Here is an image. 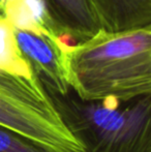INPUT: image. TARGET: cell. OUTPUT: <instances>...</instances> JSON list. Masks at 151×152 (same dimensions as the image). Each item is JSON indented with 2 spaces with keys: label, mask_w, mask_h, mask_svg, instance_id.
I'll return each instance as SVG.
<instances>
[{
  "label": "cell",
  "mask_w": 151,
  "mask_h": 152,
  "mask_svg": "<svg viewBox=\"0 0 151 152\" xmlns=\"http://www.w3.org/2000/svg\"><path fill=\"white\" fill-rule=\"evenodd\" d=\"M67 82L82 100L120 102L151 95V26L99 30L62 51Z\"/></svg>",
  "instance_id": "obj_1"
},
{
  "label": "cell",
  "mask_w": 151,
  "mask_h": 152,
  "mask_svg": "<svg viewBox=\"0 0 151 152\" xmlns=\"http://www.w3.org/2000/svg\"><path fill=\"white\" fill-rule=\"evenodd\" d=\"M48 92L85 152H151V95L126 104L113 98L82 100Z\"/></svg>",
  "instance_id": "obj_2"
},
{
  "label": "cell",
  "mask_w": 151,
  "mask_h": 152,
  "mask_svg": "<svg viewBox=\"0 0 151 152\" xmlns=\"http://www.w3.org/2000/svg\"><path fill=\"white\" fill-rule=\"evenodd\" d=\"M0 124L50 152H85L63 123L36 76L25 77L0 69Z\"/></svg>",
  "instance_id": "obj_3"
},
{
  "label": "cell",
  "mask_w": 151,
  "mask_h": 152,
  "mask_svg": "<svg viewBox=\"0 0 151 152\" xmlns=\"http://www.w3.org/2000/svg\"><path fill=\"white\" fill-rule=\"evenodd\" d=\"M19 50L27 59L42 86L48 91L65 95L71 87L67 82L62 59V51L56 35L15 29Z\"/></svg>",
  "instance_id": "obj_4"
},
{
  "label": "cell",
  "mask_w": 151,
  "mask_h": 152,
  "mask_svg": "<svg viewBox=\"0 0 151 152\" xmlns=\"http://www.w3.org/2000/svg\"><path fill=\"white\" fill-rule=\"evenodd\" d=\"M56 35L66 33L82 42L101 30L89 0H44Z\"/></svg>",
  "instance_id": "obj_5"
},
{
  "label": "cell",
  "mask_w": 151,
  "mask_h": 152,
  "mask_svg": "<svg viewBox=\"0 0 151 152\" xmlns=\"http://www.w3.org/2000/svg\"><path fill=\"white\" fill-rule=\"evenodd\" d=\"M101 30L121 32L151 26V0H89Z\"/></svg>",
  "instance_id": "obj_6"
},
{
  "label": "cell",
  "mask_w": 151,
  "mask_h": 152,
  "mask_svg": "<svg viewBox=\"0 0 151 152\" xmlns=\"http://www.w3.org/2000/svg\"><path fill=\"white\" fill-rule=\"evenodd\" d=\"M0 10H2L0 4ZM0 69L25 77H34L27 59L19 50L14 27L0 12Z\"/></svg>",
  "instance_id": "obj_7"
},
{
  "label": "cell",
  "mask_w": 151,
  "mask_h": 152,
  "mask_svg": "<svg viewBox=\"0 0 151 152\" xmlns=\"http://www.w3.org/2000/svg\"><path fill=\"white\" fill-rule=\"evenodd\" d=\"M0 152H50L36 142L0 124Z\"/></svg>",
  "instance_id": "obj_8"
},
{
  "label": "cell",
  "mask_w": 151,
  "mask_h": 152,
  "mask_svg": "<svg viewBox=\"0 0 151 152\" xmlns=\"http://www.w3.org/2000/svg\"><path fill=\"white\" fill-rule=\"evenodd\" d=\"M0 2H1V0H0Z\"/></svg>",
  "instance_id": "obj_9"
}]
</instances>
